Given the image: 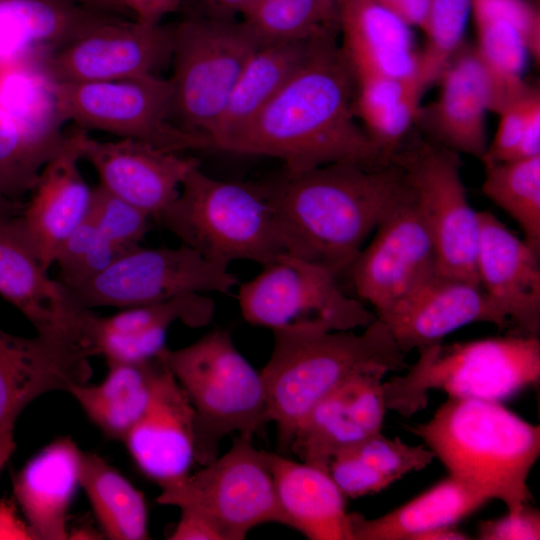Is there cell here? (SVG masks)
I'll return each mask as SVG.
<instances>
[{
  "instance_id": "cell-1",
  "label": "cell",
  "mask_w": 540,
  "mask_h": 540,
  "mask_svg": "<svg viewBox=\"0 0 540 540\" xmlns=\"http://www.w3.org/2000/svg\"><path fill=\"white\" fill-rule=\"evenodd\" d=\"M338 33L319 36L285 86L220 151L277 158L293 173L339 162L389 163L356 121V81Z\"/></svg>"
},
{
  "instance_id": "cell-2",
  "label": "cell",
  "mask_w": 540,
  "mask_h": 540,
  "mask_svg": "<svg viewBox=\"0 0 540 540\" xmlns=\"http://www.w3.org/2000/svg\"><path fill=\"white\" fill-rule=\"evenodd\" d=\"M274 211L285 253L337 276L349 269L382 218L411 192L389 162H339L304 172L283 170L260 182Z\"/></svg>"
},
{
  "instance_id": "cell-3",
  "label": "cell",
  "mask_w": 540,
  "mask_h": 540,
  "mask_svg": "<svg viewBox=\"0 0 540 540\" xmlns=\"http://www.w3.org/2000/svg\"><path fill=\"white\" fill-rule=\"evenodd\" d=\"M448 475L504 503L516 515L529 505L528 477L540 455V427L502 402L452 398L422 423L408 426Z\"/></svg>"
},
{
  "instance_id": "cell-4",
  "label": "cell",
  "mask_w": 540,
  "mask_h": 540,
  "mask_svg": "<svg viewBox=\"0 0 540 540\" xmlns=\"http://www.w3.org/2000/svg\"><path fill=\"white\" fill-rule=\"evenodd\" d=\"M273 334V350L260 374L281 453L290 452L295 431L313 406L346 380L361 373L388 374L408 368L406 354L377 317L361 333Z\"/></svg>"
},
{
  "instance_id": "cell-5",
  "label": "cell",
  "mask_w": 540,
  "mask_h": 540,
  "mask_svg": "<svg viewBox=\"0 0 540 540\" xmlns=\"http://www.w3.org/2000/svg\"><path fill=\"white\" fill-rule=\"evenodd\" d=\"M417 352L405 375L383 382L386 408L404 417L426 407L430 390L502 402L540 381V340L534 335L441 342Z\"/></svg>"
},
{
  "instance_id": "cell-6",
  "label": "cell",
  "mask_w": 540,
  "mask_h": 540,
  "mask_svg": "<svg viewBox=\"0 0 540 540\" xmlns=\"http://www.w3.org/2000/svg\"><path fill=\"white\" fill-rule=\"evenodd\" d=\"M155 221L223 268L237 260L264 266L285 253L260 182L218 180L199 166L187 174L177 199Z\"/></svg>"
},
{
  "instance_id": "cell-7",
  "label": "cell",
  "mask_w": 540,
  "mask_h": 540,
  "mask_svg": "<svg viewBox=\"0 0 540 540\" xmlns=\"http://www.w3.org/2000/svg\"><path fill=\"white\" fill-rule=\"evenodd\" d=\"M159 356L187 394L195 412V461L219 456L220 442L237 433L252 438L270 423L261 374L236 348L227 330L211 331Z\"/></svg>"
},
{
  "instance_id": "cell-8",
  "label": "cell",
  "mask_w": 540,
  "mask_h": 540,
  "mask_svg": "<svg viewBox=\"0 0 540 540\" xmlns=\"http://www.w3.org/2000/svg\"><path fill=\"white\" fill-rule=\"evenodd\" d=\"M262 46L242 21L209 16L175 26L169 79L177 125L208 138L245 65Z\"/></svg>"
},
{
  "instance_id": "cell-9",
  "label": "cell",
  "mask_w": 540,
  "mask_h": 540,
  "mask_svg": "<svg viewBox=\"0 0 540 540\" xmlns=\"http://www.w3.org/2000/svg\"><path fill=\"white\" fill-rule=\"evenodd\" d=\"M238 303L250 324L272 332L365 328L374 312L344 294L329 269L284 253L240 284Z\"/></svg>"
},
{
  "instance_id": "cell-10",
  "label": "cell",
  "mask_w": 540,
  "mask_h": 540,
  "mask_svg": "<svg viewBox=\"0 0 540 540\" xmlns=\"http://www.w3.org/2000/svg\"><path fill=\"white\" fill-rule=\"evenodd\" d=\"M54 91L64 122L144 141L174 152L211 149L209 139L171 122L173 88L158 75L94 81L56 82Z\"/></svg>"
},
{
  "instance_id": "cell-11",
  "label": "cell",
  "mask_w": 540,
  "mask_h": 540,
  "mask_svg": "<svg viewBox=\"0 0 540 540\" xmlns=\"http://www.w3.org/2000/svg\"><path fill=\"white\" fill-rule=\"evenodd\" d=\"M157 502L208 516L226 540L245 539L261 524L284 525L268 452L257 449L252 438L240 435L225 454L161 489Z\"/></svg>"
},
{
  "instance_id": "cell-12",
  "label": "cell",
  "mask_w": 540,
  "mask_h": 540,
  "mask_svg": "<svg viewBox=\"0 0 540 540\" xmlns=\"http://www.w3.org/2000/svg\"><path fill=\"white\" fill-rule=\"evenodd\" d=\"M390 161L413 190L435 246L437 269L478 283L479 222L462 181L460 155L428 138H414L405 139Z\"/></svg>"
},
{
  "instance_id": "cell-13",
  "label": "cell",
  "mask_w": 540,
  "mask_h": 540,
  "mask_svg": "<svg viewBox=\"0 0 540 540\" xmlns=\"http://www.w3.org/2000/svg\"><path fill=\"white\" fill-rule=\"evenodd\" d=\"M238 284L228 268L207 261L186 245L138 246L73 293L87 309L128 308L191 293L229 294Z\"/></svg>"
},
{
  "instance_id": "cell-14",
  "label": "cell",
  "mask_w": 540,
  "mask_h": 540,
  "mask_svg": "<svg viewBox=\"0 0 540 540\" xmlns=\"http://www.w3.org/2000/svg\"><path fill=\"white\" fill-rule=\"evenodd\" d=\"M174 27L108 16L43 63L56 82H94L157 75L172 60Z\"/></svg>"
},
{
  "instance_id": "cell-15",
  "label": "cell",
  "mask_w": 540,
  "mask_h": 540,
  "mask_svg": "<svg viewBox=\"0 0 540 540\" xmlns=\"http://www.w3.org/2000/svg\"><path fill=\"white\" fill-rule=\"evenodd\" d=\"M0 296L24 315L37 335L98 355L91 339L95 314L70 288L48 276L18 217L0 221Z\"/></svg>"
},
{
  "instance_id": "cell-16",
  "label": "cell",
  "mask_w": 540,
  "mask_h": 540,
  "mask_svg": "<svg viewBox=\"0 0 540 540\" xmlns=\"http://www.w3.org/2000/svg\"><path fill=\"white\" fill-rule=\"evenodd\" d=\"M349 269L358 296L376 316L437 270L435 246L413 190L382 218Z\"/></svg>"
},
{
  "instance_id": "cell-17",
  "label": "cell",
  "mask_w": 540,
  "mask_h": 540,
  "mask_svg": "<svg viewBox=\"0 0 540 540\" xmlns=\"http://www.w3.org/2000/svg\"><path fill=\"white\" fill-rule=\"evenodd\" d=\"M376 317L404 354L441 343L450 333L472 323L498 327L510 323L479 283L438 269Z\"/></svg>"
},
{
  "instance_id": "cell-18",
  "label": "cell",
  "mask_w": 540,
  "mask_h": 540,
  "mask_svg": "<svg viewBox=\"0 0 540 540\" xmlns=\"http://www.w3.org/2000/svg\"><path fill=\"white\" fill-rule=\"evenodd\" d=\"M82 159L97 172L100 185L146 212L153 220L178 197L187 174L199 161L144 141H99L81 129Z\"/></svg>"
},
{
  "instance_id": "cell-19",
  "label": "cell",
  "mask_w": 540,
  "mask_h": 540,
  "mask_svg": "<svg viewBox=\"0 0 540 540\" xmlns=\"http://www.w3.org/2000/svg\"><path fill=\"white\" fill-rule=\"evenodd\" d=\"M437 81L438 98L421 107L416 123L429 140L481 160L488 147L486 113L495 110L496 88L475 46L462 45Z\"/></svg>"
},
{
  "instance_id": "cell-20",
  "label": "cell",
  "mask_w": 540,
  "mask_h": 540,
  "mask_svg": "<svg viewBox=\"0 0 540 540\" xmlns=\"http://www.w3.org/2000/svg\"><path fill=\"white\" fill-rule=\"evenodd\" d=\"M160 359L147 408L123 441L139 469L163 489L190 474L195 461V412Z\"/></svg>"
},
{
  "instance_id": "cell-21",
  "label": "cell",
  "mask_w": 540,
  "mask_h": 540,
  "mask_svg": "<svg viewBox=\"0 0 540 540\" xmlns=\"http://www.w3.org/2000/svg\"><path fill=\"white\" fill-rule=\"evenodd\" d=\"M94 356L83 346L0 328V430L14 428L22 410L39 396L88 382Z\"/></svg>"
},
{
  "instance_id": "cell-22",
  "label": "cell",
  "mask_w": 540,
  "mask_h": 540,
  "mask_svg": "<svg viewBox=\"0 0 540 540\" xmlns=\"http://www.w3.org/2000/svg\"><path fill=\"white\" fill-rule=\"evenodd\" d=\"M80 133L76 127L66 134L60 148L42 168L18 216L26 238L47 270L63 242L89 215L93 188L79 167Z\"/></svg>"
},
{
  "instance_id": "cell-23",
  "label": "cell",
  "mask_w": 540,
  "mask_h": 540,
  "mask_svg": "<svg viewBox=\"0 0 540 540\" xmlns=\"http://www.w3.org/2000/svg\"><path fill=\"white\" fill-rule=\"evenodd\" d=\"M478 283L525 335L540 331V253L492 213L477 212Z\"/></svg>"
},
{
  "instance_id": "cell-24",
  "label": "cell",
  "mask_w": 540,
  "mask_h": 540,
  "mask_svg": "<svg viewBox=\"0 0 540 540\" xmlns=\"http://www.w3.org/2000/svg\"><path fill=\"white\" fill-rule=\"evenodd\" d=\"M339 32L356 85L404 79L417 69L411 27L375 0H344Z\"/></svg>"
},
{
  "instance_id": "cell-25",
  "label": "cell",
  "mask_w": 540,
  "mask_h": 540,
  "mask_svg": "<svg viewBox=\"0 0 540 540\" xmlns=\"http://www.w3.org/2000/svg\"><path fill=\"white\" fill-rule=\"evenodd\" d=\"M108 16L74 0H0V74L43 64Z\"/></svg>"
},
{
  "instance_id": "cell-26",
  "label": "cell",
  "mask_w": 540,
  "mask_h": 540,
  "mask_svg": "<svg viewBox=\"0 0 540 540\" xmlns=\"http://www.w3.org/2000/svg\"><path fill=\"white\" fill-rule=\"evenodd\" d=\"M82 451L60 438L31 458L13 480V493L33 539H68V510L79 485Z\"/></svg>"
},
{
  "instance_id": "cell-27",
  "label": "cell",
  "mask_w": 540,
  "mask_h": 540,
  "mask_svg": "<svg viewBox=\"0 0 540 540\" xmlns=\"http://www.w3.org/2000/svg\"><path fill=\"white\" fill-rule=\"evenodd\" d=\"M268 461L284 525L310 540H350L346 497L328 472L282 454Z\"/></svg>"
},
{
  "instance_id": "cell-28",
  "label": "cell",
  "mask_w": 540,
  "mask_h": 540,
  "mask_svg": "<svg viewBox=\"0 0 540 540\" xmlns=\"http://www.w3.org/2000/svg\"><path fill=\"white\" fill-rule=\"evenodd\" d=\"M321 35L266 44L254 52L208 136L211 149L220 150L254 119L304 63Z\"/></svg>"
},
{
  "instance_id": "cell-29",
  "label": "cell",
  "mask_w": 540,
  "mask_h": 540,
  "mask_svg": "<svg viewBox=\"0 0 540 540\" xmlns=\"http://www.w3.org/2000/svg\"><path fill=\"white\" fill-rule=\"evenodd\" d=\"M489 500L447 476L392 511L372 519L350 513V540H415L428 530L456 525Z\"/></svg>"
},
{
  "instance_id": "cell-30",
  "label": "cell",
  "mask_w": 540,
  "mask_h": 540,
  "mask_svg": "<svg viewBox=\"0 0 540 540\" xmlns=\"http://www.w3.org/2000/svg\"><path fill=\"white\" fill-rule=\"evenodd\" d=\"M160 365L159 356L141 363L108 364L102 382L75 383L67 392L103 433L124 440L147 408Z\"/></svg>"
},
{
  "instance_id": "cell-31",
  "label": "cell",
  "mask_w": 540,
  "mask_h": 540,
  "mask_svg": "<svg viewBox=\"0 0 540 540\" xmlns=\"http://www.w3.org/2000/svg\"><path fill=\"white\" fill-rule=\"evenodd\" d=\"M0 108L25 136L55 154L66 134L58 110L54 80L43 64H27L0 74Z\"/></svg>"
},
{
  "instance_id": "cell-32",
  "label": "cell",
  "mask_w": 540,
  "mask_h": 540,
  "mask_svg": "<svg viewBox=\"0 0 540 540\" xmlns=\"http://www.w3.org/2000/svg\"><path fill=\"white\" fill-rule=\"evenodd\" d=\"M79 485L86 492L104 536L113 540L148 538L142 492L102 457L82 452Z\"/></svg>"
},
{
  "instance_id": "cell-33",
  "label": "cell",
  "mask_w": 540,
  "mask_h": 540,
  "mask_svg": "<svg viewBox=\"0 0 540 540\" xmlns=\"http://www.w3.org/2000/svg\"><path fill=\"white\" fill-rule=\"evenodd\" d=\"M240 15L262 45L339 31V8L330 0H250Z\"/></svg>"
},
{
  "instance_id": "cell-34",
  "label": "cell",
  "mask_w": 540,
  "mask_h": 540,
  "mask_svg": "<svg viewBox=\"0 0 540 540\" xmlns=\"http://www.w3.org/2000/svg\"><path fill=\"white\" fill-rule=\"evenodd\" d=\"M484 167L483 193L519 225L523 239L540 253V156Z\"/></svg>"
},
{
  "instance_id": "cell-35",
  "label": "cell",
  "mask_w": 540,
  "mask_h": 540,
  "mask_svg": "<svg viewBox=\"0 0 540 540\" xmlns=\"http://www.w3.org/2000/svg\"><path fill=\"white\" fill-rule=\"evenodd\" d=\"M369 436L347 413L338 388L306 414L293 436L290 451L300 461L327 472L332 458Z\"/></svg>"
},
{
  "instance_id": "cell-36",
  "label": "cell",
  "mask_w": 540,
  "mask_h": 540,
  "mask_svg": "<svg viewBox=\"0 0 540 540\" xmlns=\"http://www.w3.org/2000/svg\"><path fill=\"white\" fill-rule=\"evenodd\" d=\"M213 313L214 302L207 294L179 295L162 302L128 307L109 317L95 315L91 338L93 342L99 334L126 335L155 326L170 327L177 321L198 328L208 324Z\"/></svg>"
},
{
  "instance_id": "cell-37",
  "label": "cell",
  "mask_w": 540,
  "mask_h": 540,
  "mask_svg": "<svg viewBox=\"0 0 540 540\" xmlns=\"http://www.w3.org/2000/svg\"><path fill=\"white\" fill-rule=\"evenodd\" d=\"M105 238L89 217L63 242L55 257L59 281L72 291L92 280L125 254Z\"/></svg>"
},
{
  "instance_id": "cell-38",
  "label": "cell",
  "mask_w": 540,
  "mask_h": 540,
  "mask_svg": "<svg viewBox=\"0 0 540 540\" xmlns=\"http://www.w3.org/2000/svg\"><path fill=\"white\" fill-rule=\"evenodd\" d=\"M471 0H430L421 29L426 35L419 52V66L436 81L446 64L463 44Z\"/></svg>"
},
{
  "instance_id": "cell-39",
  "label": "cell",
  "mask_w": 540,
  "mask_h": 540,
  "mask_svg": "<svg viewBox=\"0 0 540 540\" xmlns=\"http://www.w3.org/2000/svg\"><path fill=\"white\" fill-rule=\"evenodd\" d=\"M54 155V154H53ZM29 140L0 108V193L19 202L53 156Z\"/></svg>"
},
{
  "instance_id": "cell-40",
  "label": "cell",
  "mask_w": 540,
  "mask_h": 540,
  "mask_svg": "<svg viewBox=\"0 0 540 540\" xmlns=\"http://www.w3.org/2000/svg\"><path fill=\"white\" fill-rule=\"evenodd\" d=\"M88 217L105 238L126 252L140 246L153 220L100 184L93 188Z\"/></svg>"
},
{
  "instance_id": "cell-41",
  "label": "cell",
  "mask_w": 540,
  "mask_h": 540,
  "mask_svg": "<svg viewBox=\"0 0 540 540\" xmlns=\"http://www.w3.org/2000/svg\"><path fill=\"white\" fill-rule=\"evenodd\" d=\"M352 448L393 482L411 472L423 470L435 459L425 445H409L400 438L386 437L382 432L367 436Z\"/></svg>"
},
{
  "instance_id": "cell-42",
  "label": "cell",
  "mask_w": 540,
  "mask_h": 540,
  "mask_svg": "<svg viewBox=\"0 0 540 540\" xmlns=\"http://www.w3.org/2000/svg\"><path fill=\"white\" fill-rule=\"evenodd\" d=\"M385 375L382 372L357 374L338 387L347 413L369 435L382 432L387 410L383 392Z\"/></svg>"
},
{
  "instance_id": "cell-43",
  "label": "cell",
  "mask_w": 540,
  "mask_h": 540,
  "mask_svg": "<svg viewBox=\"0 0 540 540\" xmlns=\"http://www.w3.org/2000/svg\"><path fill=\"white\" fill-rule=\"evenodd\" d=\"M540 104V91L530 86L498 113L500 120L493 140L488 143L482 163L510 161L526 129L529 116Z\"/></svg>"
},
{
  "instance_id": "cell-44",
  "label": "cell",
  "mask_w": 540,
  "mask_h": 540,
  "mask_svg": "<svg viewBox=\"0 0 540 540\" xmlns=\"http://www.w3.org/2000/svg\"><path fill=\"white\" fill-rule=\"evenodd\" d=\"M327 472L342 494L350 498L378 493L394 483L364 461L352 447L335 455Z\"/></svg>"
},
{
  "instance_id": "cell-45",
  "label": "cell",
  "mask_w": 540,
  "mask_h": 540,
  "mask_svg": "<svg viewBox=\"0 0 540 540\" xmlns=\"http://www.w3.org/2000/svg\"><path fill=\"white\" fill-rule=\"evenodd\" d=\"M473 16L509 17L524 25L531 35L528 54L540 60V13L526 0H471Z\"/></svg>"
},
{
  "instance_id": "cell-46",
  "label": "cell",
  "mask_w": 540,
  "mask_h": 540,
  "mask_svg": "<svg viewBox=\"0 0 540 540\" xmlns=\"http://www.w3.org/2000/svg\"><path fill=\"white\" fill-rule=\"evenodd\" d=\"M480 540H539L540 512L525 506L519 514L506 513L495 519L480 521L477 527Z\"/></svg>"
},
{
  "instance_id": "cell-47",
  "label": "cell",
  "mask_w": 540,
  "mask_h": 540,
  "mask_svg": "<svg viewBox=\"0 0 540 540\" xmlns=\"http://www.w3.org/2000/svg\"><path fill=\"white\" fill-rule=\"evenodd\" d=\"M179 521L170 535L172 540H226L221 528L208 516L192 510L180 509Z\"/></svg>"
},
{
  "instance_id": "cell-48",
  "label": "cell",
  "mask_w": 540,
  "mask_h": 540,
  "mask_svg": "<svg viewBox=\"0 0 540 540\" xmlns=\"http://www.w3.org/2000/svg\"><path fill=\"white\" fill-rule=\"evenodd\" d=\"M134 19L150 25L161 24L162 19L174 13L181 6L182 0H119Z\"/></svg>"
},
{
  "instance_id": "cell-49",
  "label": "cell",
  "mask_w": 540,
  "mask_h": 540,
  "mask_svg": "<svg viewBox=\"0 0 540 540\" xmlns=\"http://www.w3.org/2000/svg\"><path fill=\"white\" fill-rule=\"evenodd\" d=\"M382 7L399 17L410 27L424 22L430 0H375Z\"/></svg>"
},
{
  "instance_id": "cell-50",
  "label": "cell",
  "mask_w": 540,
  "mask_h": 540,
  "mask_svg": "<svg viewBox=\"0 0 540 540\" xmlns=\"http://www.w3.org/2000/svg\"><path fill=\"white\" fill-rule=\"evenodd\" d=\"M0 539H33L26 522L21 521L10 503H0Z\"/></svg>"
},
{
  "instance_id": "cell-51",
  "label": "cell",
  "mask_w": 540,
  "mask_h": 540,
  "mask_svg": "<svg viewBox=\"0 0 540 540\" xmlns=\"http://www.w3.org/2000/svg\"><path fill=\"white\" fill-rule=\"evenodd\" d=\"M211 11L210 16L232 19L240 14L250 0H202Z\"/></svg>"
},
{
  "instance_id": "cell-52",
  "label": "cell",
  "mask_w": 540,
  "mask_h": 540,
  "mask_svg": "<svg viewBox=\"0 0 540 540\" xmlns=\"http://www.w3.org/2000/svg\"><path fill=\"white\" fill-rule=\"evenodd\" d=\"M471 538L456 525H447L423 532L415 540H468Z\"/></svg>"
},
{
  "instance_id": "cell-53",
  "label": "cell",
  "mask_w": 540,
  "mask_h": 540,
  "mask_svg": "<svg viewBox=\"0 0 540 540\" xmlns=\"http://www.w3.org/2000/svg\"><path fill=\"white\" fill-rule=\"evenodd\" d=\"M97 11L118 16L126 14V10L119 0H74Z\"/></svg>"
},
{
  "instance_id": "cell-54",
  "label": "cell",
  "mask_w": 540,
  "mask_h": 540,
  "mask_svg": "<svg viewBox=\"0 0 540 540\" xmlns=\"http://www.w3.org/2000/svg\"><path fill=\"white\" fill-rule=\"evenodd\" d=\"M15 449L14 428L0 430V471Z\"/></svg>"
},
{
  "instance_id": "cell-55",
  "label": "cell",
  "mask_w": 540,
  "mask_h": 540,
  "mask_svg": "<svg viewBox=\"0 0 540 540\" xmlns=\"http://www.w3.org/2000/svg\"><path fill=\"white\" fill-rule=\"evenodd\" d=\"M22 205L0 193V221L19 216Z\"/></svg>"
},
{
  "instance_id": "cell-56",
  "label": "cell",
  "mask_w": 540,
  "mask_h": 540,
  "mask_svg": "<svg viewBox=\"0 0 540 540\" xmlns=\"http://www.w3.org/2000/svg\"><path fill=\"white\" fill-rule=\"evenodd\" d=\"M330 1L339 8L344 0H330Z\"/></svg>"
}]
</instances>
